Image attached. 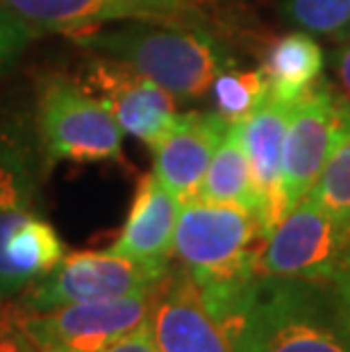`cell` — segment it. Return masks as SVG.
Returning <instances> with one entry per match:
<instances>
[{
    "label": "cell",
    "instance_id": "1",
    "mask_svg": "<svg viewBox=\"0 0 350 352\" xmlns=\"http://www.w3.org/2000/svg\"><path fill=\"white\" fill-rule=\"evenodd\" d=\"M214 316L234 352H350L330 280L255 275Z\"/></svg>",
    "mask_w": 350,
    "mask_h": 352
},
{
    "label": "cell",
    "instance_id": "2",
    "mask_svg": "<svg viewBox=\"0 0 350 352\" xmlns=\"http://www.w3.org/2000/svg\"><path fill=\"white\" fill-rule=\"evenodd\" d=\"M89 55L118 59L157 82L180 100H193L234 66V55L205 28L125 21L118 28H91L69 34Z\"/></svg>",
    "mask_w": 350,
    "mask_h": 352
},
{
    "label": "cell",
    "instance_id": "3",
    "mask_svg": "<svg viewBox=\"0 0 350 352\" xmlns=\"http://www.w3.org/2000/svg\"><path fill=\"white\" fill-rule=\"evenodd\" d=\"M264 241L262 221L248 209L189 200L177 216L173 254L216 314L257 275Z\"/></svg>",
    "mask_w": 350,
    "mask_h": 352
},
{
    "label": "cell",
    "instance_id": "4",
    "mask_svg": "<svg viewBox=\"0 0 350 352\" xmlns=\"http://www.w3.org/2000/svg\"><path fill=\"white\" fill-rule=\"evenodd\" d=\"M123 127L80 80L43 78L36 91V139L48 162H121Z\"/></svg>",
    "mask_w": 350,
    "mask_h": 352
},
{
    "label": "cell",
    "instance_id": "5",
    "mask_svg": "<svg viewBox=\"0 0 350 352\" xmlns=\"http://www.w3.org/2000/svg\"><path fill=\"white\" fill-rule=\"evenodd\" d=\"M168 268L139 264L114 252H71L46 277L21 294V311H50L76 302H96L160 289Z\"/></svg>",
    "mask_w": 350,
    "mask_h": 352
},
{
    "label": "cell",
    "instance_id": "6",
    "mask_svg": "<svg viewBox=\"0 0 350 352\" xmlns=\"http://www.w3.org/2000/svg\"><path fill=\"white\" fill-rule=\"evenodd\" d=\"M350 139V102L321 78L294 102L285 134L282 196L294 209L321 179L334 151Z\"/></svg>",
    "mask_w": 350,
    "mask_h": 352
},
{
    "label": "cell",
    "instance_id": "7",
    "mask_svg": "<svg viewBox=\"0 0 350 352\" xmlns=\"http://www.w3.org/2000/svg\"><path fill=\"white\" fill-rule=\"evenodd\" d=\"M350 248V226L307 193L271 230L257 257V275L332 280Z\"/></svg>",
    "mask_w": 350,
    "mask_h": 352
},
{
    "label": "cell",
    "instance_id": "8",
    "mask_svg": "<svg viewBox=\"0 0 350 352\" xmlns=\"http://www.w3.org/2000/svg\"><path fill=\"white\" fill-rule=\"evenodd\" d=\"M155 291L111 300L76 302L50 311L14 309L36 352H100L153 314Z\"/></svg>",
    "mask_w": 350,
    "mask_h": 352
},
{
    "label": "cell",
    "instance_id": "9",
    "mask_svg": "<svg viewBox=\"0 0 350 352\" xmlns=\"http://www.w3.org/2000/svg\"><path fill=\"white\" fill-rule=\"evenodd\" d=\"M39 32H82L116 21L205 28L210 19L200 0H0Z\"/></svg>",
    "mask_w": 350,
    "mask_h": 352
},
{
    "label": "cell",
    "instance_id": "10",
    "mask_svg": "<svg viewBox=\"0 0 350 352\" xmlns=\"http://www.w3.org/2000/svg\"><path fill=\"white\" fill-rule=\"evenodd\" d=\"M80 85L114 114L123 132L155 148L173 130L175 98L157 82L118 59L91 55L82 64Z\"/></svg>",
    "mask_w": 350,
    "mask_h": 352
},
{
    "label": "cell",
    "instance_id": "11",
    "mask_svg": "<svg viewBox=\"0 0 350 352\" xmlns=\"http://www.w3.org/2000/svg\"><path fill=\"white\" fill-rule=\"evenodd\" d=\"M153 329L160 352H234L193 277L168 271L155 294Z\"/></svg>",
    "mask_w": 350,
    "mask_h": 352
},
{
    "label": "cell",
    "instance_id": "12",
    "mask_svg": "<svg viewBox=\"0 0 350 352\" xmlns=\"http://www.w3.org/2000/svg\"><path fill=\"white\" fill-rule=\"evenodd\" d=\"M230 123L219 111H184L153 148V173L184 205L196 200L210 162Z\"/></svg>",
    "mask_w": 350,
    "mask_h": 352
},
{
    "label": "cell",
    "instance_id": "13",
    "mask_svg": "<svg viewBox=\"0 0 350 352\" xmlns=\"http://www.w3.org/2000/svg\"><path fill=\"white\" fill-rule=\"evenodd\" d=\"M292 109L294 102L282 100L269 91L266 100L239 123L259 198V221L266 236L287 216L285 196H282V157H285V134Z\"/></svg>",
    "mask_w": 350,
    "mask_h": 352
},
{
    "label": "cell",
    "instance_id": "14",
    "mask_svg": "<svg viewBox=\"0 0 350 352\" xmlns=\"http://www.w3.org/2000/svg\"><path fill=\"white\" fill-rule=\"evenodd\" d=\"M180 207L182 202L155 177V173L144 175L137 184L125 226L109 252L139 264L168 268Z\"/></svg>",
    "mask_w": 350,
    "mask_h": 352
},
{
    "label": "cell",
    "instance_id": "15",
    "mask_svg": "<svg viewBox=\"0 0 350 352\" xmlns=\"http://www.w3.org/2000/svg\"><path fill=\"white\" fill-rule=\"evenodd\" d=\"M323 50L314 36L303 30L282 34L271 43L262 71L269 80V91L282 100L296 102L323 76Z\"/></svg>",
    "mask_w": 350,
    "mask_h": 352
},
{
    "label": "cell",
    "instance_id": "16",
    "mask_svg": "<svg viewBox=\"0 0 350 352\" xmlns=\"http://www.w3.org/2000/svg\"><path fill=\"white\" fill-rule=\"evenodd\" d=\"M196 200L234 205L252 212L259 219V198L252 182L248 155H245L239 123H230L210 162Z\"/></svg>",
    "mask_w": 350,
    "mask_h": 352
},
{
    "label": "cell",
    "instance_id": "17",
    "mask_svg": "<svg viewBox=\"0 0 350 352\" xmlns=\"http://www.w3.org/2000/svg\"><path fill=\"white\" fill-rule=\"evenodd\" d=\"M210 91L214 94L216 111L228 123H241L266 100L269 80L262 69L237 71L232 66L214 80Z\"/></svg>",
    "mask_w": 350,
    "mask_h": 352
},
{
    "label": "cell",
    "instance_id": "18",
    "mask_svg": "<svg viewBox=\"0 0 350 352\" xmlns=\"http://www.w3.org/2000/svg\"><path fill=\"white\" fill-rule=\"evenodd\" d=\"M282 16L303 32L332 39L350 21V0H282Z\"/></svg>",
    "mask_w": 350,
    "mask_h": 352
},
{
    "label": "cell",
    "instance_id": "19",
    "mask_svg": "<svg viewBox=\"0 0 350 352\" xmlns=\"http://www.w3.org/2000/svg\"><path fill=\"white\" fill-rule=\"evenodd\" d=\"M309 193L332 216L350 226V139L334 151L318 184Z\"/></svg>",
    "mask_w": 350,
    "mask_h": 352
},
{
    "label": "cell",
    "instance_id": "20",
    "mask_svg": "<svg viewBox=\"0 0 350 352\" xmlns=\"http://www.w3.org/2000/svg\"><path fill=\"white\" fill-rule=\"evenodd\" d=\"M41 32L0 5V76H5Z\"/></svg>",
    "mask_w": 350,
    "mask_h": 352
},
{
    "label": "cell",
    "instance_id": "21",
    "mask_svg": "<svg viewBox=\"0 0 350 352\" xmlns=\"http://www.w3.org/2000/svg\"><path fill=\"white\" fill-rule=\"evenodd\" d=\"M100 352H160L157 339H155V329H153V314L139 327L132 329L130 334H125L121 339H116L114 343H109V346L102 348Z\"/></svg>",
    "mask_w": 350,
    "mask_h": 352
},
{
    "label": "cell",
    "instance_id": "22",
    "mask_svg": "<svg viewBox=\"0 0 350 352\" xmlns=\"http://www.w3.org/2000/svg\"><path fill=\"white\" fill-rule=\"evenodd\" d=\"M0 352H36L25 332L19 327L14 311H7L0 318Z\"/></svg>",
    "mask_w": 350,
    "mask_h": 352
},
{
    "label": "cell",
    "instance_id": "23",
    "mask_svg": "<svg viewBox=\"0 0 350 352\" xmlns=\"http://www.w3.org/2000/svg\"><path fill=\"white\" fill-rule=\"evenodd\" d=\"M330 282H332L334 296H337L339 311H341V318H344V325H346V332H348V341H350V248H348L344 261L339 264L337 273L332 275Z\"/></svg>",
    "mask_w": 350,
    "mask_h": 352
},
{
    "label": "cell",
    "instance_id": "24",
    "mask_svg": "<svg viewBox=\"0 0 350 352\" xmlns=\"http://www.w3.org/2000/svg\"><path fill=\"white\" fill-rule=\"evenodd\" d=\"M332 73L337 80L334 91L350 102V41L339 43V48L332 52Z\"/></svg>",
    "mask_w": 350,
    "mask_h": 352
},
{
    "label": "cell",
    "instance_id": "25",
    "mask_svg": "<svg viewBox=\"0 0 350 352\" xmlns=\"http://www.w3.org/2000/svg\"><path fill=\"white\" fill-rule=\"evenodd\" d=\"M332 39H334V41H339V43H344V41H350V21H348V23H346L344 28L339 30L337 34L332 36Z\"/></svg>",
    "mask_w": 350,
    "mask_h": 352
}]
</instances>
